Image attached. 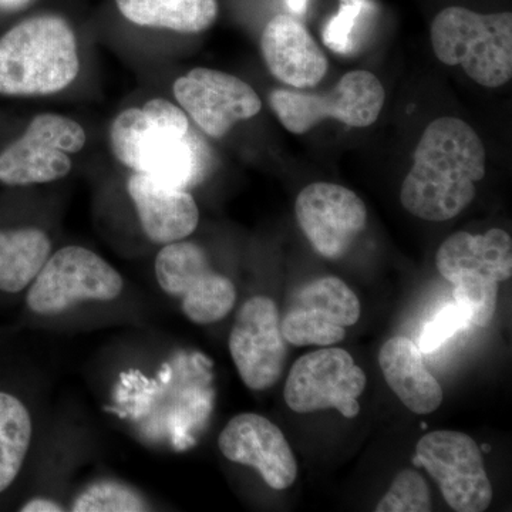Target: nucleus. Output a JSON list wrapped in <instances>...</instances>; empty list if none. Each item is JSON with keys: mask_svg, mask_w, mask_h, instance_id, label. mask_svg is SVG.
I'll list each match as a JSON object with an SVG mask.
<instances>
[{"mask_svg": "<svg viewBox=\"0 0 512 512\" xmlns=\"http://www.w3.org/2000/svg\"><path fill=\"white\" fill-rule=\"evenodd\" d=\"M485 148L476 130L456 117H440L424 130L400 201L414 217L443 222L457 217L476 197L485 175Z\"/></svg>", "mask_w": 512, "mask_h": 512, "instance_id": "obj_1", "label": "nucleus"}, {"mask_svg": "<svg viewBox=\"0 0 512 512\" xmlns=\"http://www.w3.org/2000/svg\"><path fill=\"white\" fill-rule=\"evenodd\" d=\"M110 144L117 160L134 173L181 190L201 184L212 167L204 138L192 130L185 111L165 99L120 113L111 123Z\"/></svg>", "mask_w": 512, "mask_h": 512, "instance_id": "obj_2", "label": "nucleus"}, {"mask_svg": "<svg viewBox=\"0 0 512 512\" xmlns=\"http://www.w3.org/2000/svg\"><path fill=\"white\" fill-rule=\"evenodd\" d=\"M79 70L76 36L57 16L25 20L0 39V94L5 96L60 92Z\"/></svg>", "mask_w": 512, "mask_h": 512, "instance_id": "obj_3", "label": "nucleus"}, {"mask_svg": "<svg viewBox=\"0 0 512 512\" xmlns=\"http://www.w3.org/2000/svg\"><path fill=\"white\" fill-rule=\"evenodd\" d=\"M434 55L447 66H461L484 87L504 86L512 76V15H481L451 6L441 10L430 30Z\"/></svg>", "mask_w": 512, "mask_h": 512, "instance_id": "obj_4", "label": "nucleus"}, {"mask_svg": "<svg viewBox=\"0 0 512 512\" xmlns=\"http://www.w3.org/2000/svg\"><path fill=\"white\" fill-rule=\"evenodd\" d=\"M123 288V278L106 259L70 245L47 258L29 286L26 303L37 315H57L79 302L114 301Z\"/></svg>", "mask_w": 512, "mask_h": 512, "instance_id": "obj_5", "label": "nucleus"}, {"mask_svg": "<svg viewBox=\"0 0 512 512\" xmlns=\"http://www.w3.org/2000/svg\"><path fill=\"white\" fill-rule=\"evenodd\" d=\"M383 84L366 70L346 73L325 94L275 89L269 96L272 110L293 134H305L323 120H338L350 127H369L383 110Z\"/></svg>", "mask_w": 512, "mask_h": 512, "instance_id": "obj_6", "label": "nucleus"}, {"mask_svg": "<svg viewBox=\"0 0 512 512\" xmlns=\"http://www.w3.org/2000/svg\"><path fill=\"white\" fill-rule=\"evenodd\" d=\"M156 278L163 292L180 299L184 315L197 325L227 318L237 302L231 279L212 269L200 245L184 239L158 252Z\"/></svg>", "mask_w": 512, "mask_h": 512, "instance_id": "obj_7", "label": "nucleus"}, {"mask_svg": "<svg viewBox=\"0 0 512 512\" xmlns=\"http://www.w3.org/2000/svg\"><path fill=\"white\" fill-rule=\"evenodd\" d=\"M414 466L429 471L454 511L483 512L493 501V485L485 471L483 451L467 434L431 431L417 443Z\"/></svg>", "mask_w": 512, "mask_h": 512, "instance_id": "obj_8", "label": "nucleus"}, {"mask_svg": "<svg viewBox=\"0 0 512 512\" xmlns=\"http://www.w3.org/2000/svg\"><path fill=\"white\" fill-rule=\"evenodd\" d=\"M366 375L350 353L339 348L315 350L293 363L285 384V402L296 413L336 409L346 419L360 413Z\"/></svg>", "mask_w": 512, "mask_h": 512, "instance_id": "obj_9", "label": "nucleus"}, {"mask_svg": "<svg viewBox=\"0 0 512 512\" xmlns=\"http://www.w3.org/2000/svg\"><path fill=\"white\" fill-rule=\"evenodd\" d=\"M86 144L84 128L60 114H39L19 140L0 153V181L8 185L52 183L72 170L70 154Z\"/></svg>", "mask_w": 512, "mask_h": 512, "instance_id": "obj_10", "label": "nucleus"}, {"mask_svg": "<svg viewBox=\"0 0 512 512\" xmlns=\"http://www.w3.org/2000/svg\"><path fill=\"white\" fill-rule=\"evenodd\" d=\"M229 353L242 382L255 392L279 382L288 357L278 306L254 296L241 306L229 333Z\"/></svg>", "mask_w": 512, "mask_h": 512, "instance_id": "obj_11", "label": "nucleus"}, {"mask_svg": "<svg viewBox=\"0 0 512 512\" xmlns=\"http://www.w3.org/2000/svg\"><path fill=\"white\" fill-rule=\"evenodd\" d=\"M359 298L336 276L316 279L292 296L281 319L282 335L293 346H333L360 318Z\"/></svg>", "mask_w": 512, "mask_h": 512, "instance_id": "obj_12", "label": "nucleus"}, {"mask_svg": "<svg viewBox=\"0 0 512 512\" xmlns=\"http://www.w3.org/2000/svg\"><path fill=\"white\" fill-rule=\"evenodd\" d=\"M173 90L185 114L214 138L227 136L235 124L252 119L262 109L248 83L220 70L198 67L175 80Z\"/></svg>", "mask_w": 512, "mask_h": 512, "instance_id": "obj_13", "label": "nucleus"}, {"mask_svg": "<svg viewBox=\"0 0 512 512\" xmlns=\"http://www.w3.org/2000/svg\"><path fill=\"white\" fill-rule=\"evenodd\" d=\"M296 220L318 254L339 259L348 254L367 224L359 195L338 184L315 183L299 192Z\"/></svg>", "mask_w": 512, "mask_h": 512, "instance_id": "obj_14", "label": "nucleus"}, {"mask_svg": "<svg viewBox=\"0 0 512 512\" xmlns=\"http://www.w3.org/2000/svg\"><path fill=\"white\" fill-rule=\"evenodd\" d=\"M218 447L232 463L255 468L274 490H286L298 477V463L284 433L261 414L242 413L229 420Z\"/></svg>", "mask_w": 512, "mask_h": 512, "instance_id": "obj_15", "label": "nucleus"}, {"mask_svg": "<svg viewBox=\"0 0 512 512\" xmlns=\"http://www.w3.org/2000/svg\"><path fill=\"white\" fill-rule=\"evenodd\" d=\"M262 56L269 72L293 89L316 86L328 72V59L298 19L278 15L261 37Z\"/></svg>", "mask_w": 512, "mask_h": 512, "instance_id": "obj_16", "label": "nucleus"}, {"mask_svg": "<svg viewBox=\"0 0 512 512\" xmlns=\"http://www.w3.org/2000/svg\"><path fill=\"white\" fill-rule=\"evenodd\" d=\"M127 191L150 241L173 244L190 237L197 229L200 211L187 190L134 173L128 178Z\"/></svg>", "mask_w": 512, "mask_h": 512, "instance_id": "obj_17", "label": "nucleus"}, {"mask_svg": "<svg viewBox=\"0 0 512 512\" xmlns=\"http://www.w3.org/2000/svg\"><path fill=\"white\" fill-rule=\"evenodd\" d=\"M436 265L450 284L474 275L507 281L512 275V239L498 228L481 235L456 232L441 244Z\"/></svg>", "mask_w": 512, "mask_h": 512, "instance_id": "obj_18", "label": "nucleus"}, {"mask_svg": "<svg viewBox=\"0 0 512 512\" xmlns=\"http://www.w3.org/2000/svg\"><path fill=\"white\" fill-rule=\"evenodd\" d=\"M379 365L390 389L410 412L430 414L443 403L439 380L424 365L413 340L404 336L387 340L380 349Z\"/></svg>", "mask_w": 512, "mask_h": 512, "instance_id": "obj_19", "label": "nucleus"}, {"mask_svg": "<svg viewBox=\"0 0 512 512\" xmlns=\"http://www.w3.org/2000/svg\"><path fill=\"white\" fill-rule=\"evenodd\" d=\"M124 18L146 28L198 33L218 16L217 0H116Z\"/></svg>", "mask_w": 512, "mask_h": 512, "instance_id": "obj_20", "label": "nucleus"}, {"mask_svg": "<svg viewBox=\"0 0 512 512\" xmlns=\"http://www.w3.org/2000/svg\"><path fill=\"white\" fill-rule=\"evenodd\" d=\"M52 252V242L39 228L0 231V291L29 288Z\"/></svg>", "mask_w": 512, "mask_h": 512, "instance_id": "obj_21", "label": "nucleus"}, {"mask_svg": "<svg viewBox=\"0 0 512 512\" xmlns=\"http://www.w3.org/2000/svg\"><path fill=\"white\" fill-rule=\"evenodd\" d=\"M33 423L18 397L0 392V493L15 483L32 443Z\"/></svg>", "mask_w": 512, "mask_h": 512, "instance_id": "obj_22", "label": "nucleus"}, {"mask_svg": "<svg viewBox=\"0 0 512 512\" xmlns=\"http://www.w3.org/2000/svg\"><path fill=\"white\" fill-rule=\"evenodd\" d=\"M150 510V504L128 484L101 480L84 488L73 501L74 512H138Z\"/></svg>", "mask_w": 512, "mask_h": 512, "instance_id": "obj_23", "label": "nucleus"}, {"mask_svg": "<svg viewBox=\"0 0 512 512\" xmlns=\"http://www.w3.org/2000/svg\"><path fill=\"white\" fill-rule=\"evenodd\" d=\"M375 10L372 0H339V10L323 28V42L332 52L352 55L359 45L360 29Z\"/></svg>", "mask_w": 512, "mask_h": 512, "instance_id": "obj_24", "label": "nucleus"}, {"mask_svg": "<svg viewBox=\"0 0 512 512\" xmlns=\"http://www.w3.org/2000/svg\"><path fill=\"white\" fill-rule=\"evenodd\" d=\"M498 284L490 276H464L454 285V301L466 312L470 325L485 328L497 311Z\"/></svg>", "mask_w": 512, "mask_h": 512, "instance_id": "obj_25", "label": "nucleus"}, {"mask_svg": "<svg viewBox=\"0 0 512 512\" xmlns=\"http://www.w3.org/2000/svg\"><path fill=\"white\" fill-rule=\"evenodd\" d=\"M427 511H431L429 485L423 476L413 470L400 471L376 507V512Z\"/></svg>", "mask_w": 512, "mask_h": 512, "instance_id": "obj_26", "label": "nucleus"}, {"mask_svg": "<svg viewBox=\"0 0 512 512\" xmlns=\"http://www.w3.org/2000/svg\"><path fill=\"white\" fill-rule=\"evenodd\" d=\"M468 326H470V320H468L466 312L457 303L444 306L437 313L436 318L424 326L417 348L426 355L427 353L436 352L448 339L456 336L461 330L467 329Z\"/></svg>", "mask_w": 512, "mask_h": 512, "instance_id": "obj_27", "label": "nucleus"}, {"mask_svg": "<svg viewBox=\"0 0 512 512\" xmlns=\"http://www.w3.org/2000/svg\"><path fill=\"white\" fill-rule=\"evenodd\" d=\"M63 510L62 504L57 503L52 498L45 497L32 498L20 508L22 512H59Z\"/></svg>", "mask_w": 512, "mask_h": 512, "instance_id": "obj_28", "label": "nucleus"}, {"mask_svg": "<svg viewBox=\"0 0 512 512\" xmlns=\"http://www.w3.org/2000/svg\"><path fill=\"white\" fill-rule=\"evenodd\" d=\"M286 3L293 15L301 16L308 9L309 0H286Z\"/></svg>", "mask_w": 512, "mask_h": 512, "instance_id": "obj_29", "label": "nucleus"}, {"mask_svg": "<svg viewBox=\"0 0 512 512\" xmlns=\"http://www.w3.org/2000/svg\"><path fill=\"white\" fill-rule=\"evenodd\" d=\"M30 0H0V9L15 10L28 5Z\"/></svg>", "mask_w": 512, "mask_h": 512, "instance_id": "obj_30", "label": "nucleus"}, {"mask_svg": "<svg viewBox=\"0 0 512 512\" xmlns=\"http://www.w3.org/2000/svg\"><path fill=\"white\" fill-rule=\"evenodd\" d=\"M490 446H483V448H481V451H485V453H490Z\"/></svg>", "mask_w": 512, "mask_h": 512, "instance_id": "obj_31", "label": "nucleus"}, {"mask_svg": "<svg viewBox=\"0 0 512 512\" xmlns=\"http://www.w3.org/2000/svg\"><path fill=\"white\" fill-rule=\"evenodd\" d=\"M421 429H427L426 423H421Z\"/></svg>", "mask_w": 512, "mask_h": 512, "instance_id": "obj_32", "label": "nucleus"}]
</instances>
